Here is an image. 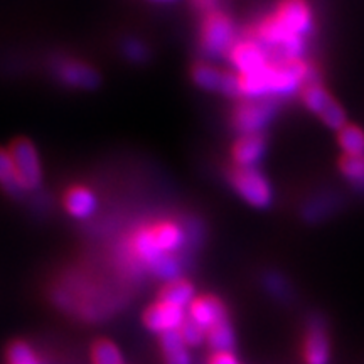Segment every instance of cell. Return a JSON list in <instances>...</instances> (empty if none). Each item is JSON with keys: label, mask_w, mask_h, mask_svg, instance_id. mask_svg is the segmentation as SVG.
<instances>
[{"label": "cell", "mask_w": 364, "mask_h": 364, "mask_svg": "<svg viewBox=\"0 0 364 364\" xmlns=\"http://www.w3.org/2000/svg\"><path fill=\"white\" fill-rule=\"evenodd\" d=\"M321 81L316 66L304 59L272 61L265 70L250 76H241V98L275 100L292 97L309 83Z\"/></svg>", "instance_id": "1"}, {"label": "cell", "mask_w": 364, "mask_h": 364, "mask_svg": "<svg viewBox=\"0 0 364 364\" xmlns=\"http://www.w3.org/2000/svg\"><path fill=\"white\" fill-rule=\"evenodd\" d=\"M300 97L306 105L307 110H311L314 115L321 118V122L329 129L339 132L344 125H348V117L338 100L329 93L321 81L309 83L300 91Z\"/></svg>", "instance_id": "2"}, {"label": "cell", "mask_w": 364, "mask_h": 364, "mask_svg": "<svg viewBox=\"0 0 364 364\" xmlns=\"http://www.w3.org/2000/svg\"><path fill=\"white\" fill-rule=\"evenodd\" d=\"M233 22L223 12H209L203 22L201 48L209 58L230 54L236 44Z\"/></svg>", "instance_id": "3"}, {"label": "cell", "mask_w": 364, "mask_h": 364, "mask_svg": "<svg viewBox=\"0 0 364 364\" xmlns=\"http://www.w3.org/2000/svg\"><path fill=\"white\" fill-rule=\"evenodd\" d=\"M279 113L275 100H245L235 108L233 127L240 135L262 134Z\"/></svg>", "instance_id": "4"}, {"label": "cell", "mask_w": 364, "mask_h": 364, "mask_svg": "<svg viewBox=\"0 0 364 364\" xmlns=\"http://www.w3.org/2000/svg\"><path fill=\"white\" fill-rule=\"evenodd\" d=\"M230 182L241 199L253 208H268L273 201L270 182L257 167H236L231 171Z\"/></svg>", "instance_id": "5"}, {"label": "cell", "mask_w": 364, "mask_h": 364, "mask_svg": "<svg viewBox=\"0 0 364 364\" xmlns=\"http://www.w3.org/2000/svg\"><path fill=\"white\" fill-rule=\"evenodd\" d=\"M9 152L12 156L14 167H16L22 188L26 191L38 189L41 181H43V171H41L38 150H36L33 142L26 139L14 140Z\"/></svg>", "instance_id": "6"}, {"label": "cell", "mask_w": 364, "mask_h": 364, "mask_svg": "<svg viewBox=\"0 0 364 364\" xmlns=\"http://www.w3.org/2000/svg\"><path fill=\"white\" fill-rule=\"evenodd\" d=\"M191 76H193V81L199 88L213 91V93L226 95V97H241V76L235 75V73L209 65H198L194 66Z\"/></svg>", "instance_id": "7"}, {"label": "cell", "mask_w": 364, "mask_h": 364, "mask_svg": "<svg viewBox=\"0 0 364 364\" xmlns=\"http://www.w3.org/2000/svg\"><path fill=\"white\" fill-rule=\"evenodd\" d=\"M273 16L295 36L307 39L312 34L314 16L307 0H280Z\"/></svg>", "instance_id": "8"}, {"label": "cell", "mask_w": 364, "mask_h": 364, "mask_svg": "<svg viewBox=\"0 0 364 364\" xmlns=\"http://www.w3.org/2000/svg\"><path fill=\"white\" fill-rule=\"evenodd\" d=\"M230 61L240 76H250L265 70L272 63V58L257 39H248L235 44L230 53Z\"/></svg>", "instance_id": "9"}, {"label": "cell", "mask_w": 364, "mask_h": 364, "mask_svg": "<svg viewBox=\"0 0 364 364\" xmlns=\"http://www.w3.org/2000/svg\"><path fill=\"white\" fill-rule=\"evenodd\" d=\"M304 361L306 364H329L331 341L324 318L314 316L309 321L304 338Z\"/></svg>", "instance_id": "10"}, {"label": "cell", "mask_w": 364, "mask_h": 364, "mask_svg": "<svg viewBox=\"0 0 364 364\" xmlns=\"http://www.w3.org/2000/svg\"><path fill=\"white\" fill-rule=\"evenodd\" d=\"M53 68L56 78L70 88L93 90L100 83L98 73L90 65L76 61V59H56Z\"/></svg>", "instance_id": "11"}, {"label": "cell", "mask_w": 364, "mask_h": 364, "mask_svg": "<svg viewBox=\"0 0 364 364\" xmlns=\"http://www.w3.org/2000/svg\"><path fill=\"white\" fill-rule=\"evenodd\" d=\"M186 312L184 309L171 306V304L161 302L150 306L144 314V324L149 331L164 334L169 331H179V327L184 324Z\"/></svg>", "instance_id": "12"}, {"label": "cell", "mask_w": 364, "mask_h": 364, "mask_svg": "<svg viewBox=\"0 0 364 364\" xmlns=\"http://www.w3.org/2000/svg\"><path fill=\"white\" fill-rule=\"evenodd\" d=\"M189 317L208 332L215 326L228 321V311L218 297L203 295V297H196L189 306Z\"/></svg>", "instance_id": "13"}, {"label": "cell", "mask_w": 364, "mask_h": 364, "mask_svg": "<svg viewBox=\"0 0 364 364\" xmlns=\"http://www.w3.org/2000/svg\"><path fill=\"white\" fill-rule=\"evenodd\" d=\"M267 154V139L263 134L240 135L233 145L236 167H257Z\"/></svg>", "instance_id": "14"}, {"label": "cell", "mask_w": 364, "mask_h": 364, "mask_svg": "<svg viewBox=\"0 0 364 364\" xmlns=\"http://www.w3.org/2000/svg\"><path fill=\"white\" fill-rule=\"evenodd\" d=\"M97 196L83 186L71 188L65 196L66 211L76 220H88L97 211Z\"/></svg>", "instance_id": "15"}, {"label": "cell", "mask_w": 364, "mask_h": 364, "mask_svg": "<svg viewBox=\"0 0 364 364\" xmlns=\"http://www.w3.org/2000/svg\"><path fill=\"white\" fill-rule=\"evenodd\" d=\"M154 240H156L157 247L162 250L164 253H176L184 247L186 243V233L179 225L172 221L159 223L157 226L152 228Z\"/></svg>", "instance_id": "16"}, {"label": "cell", "mask_w": 364, "mask_h": 364, "mask_svg": "<svg viewBox=\"0 0 364 364\" xmlns=\"http://www.w3.org/2000/svg\"><path fill=\"white\" fill-rule=\"evenodd\" d=\"M339 208V196L334 193H322L314 196L302 208V216L307 223L324 221L327 216L334 215Z\"/></svg>", "instance_id": "17"}, {"label": "cell", "mask_w": 364, "mask_h": 364, "mask_svg": "<svg viewBox=\"0 0 364 364\" xmlns=\"http://www.w3.org/2000/svg\"><path fill=\"white\" fill-rule=\"evenodd\" d=\"M161 349L164 364H191L188 344L181 338L179 331H169L161 334Z\"/></svg>", "instance_id": "18"}, {"label": "cell", "mask_w": 364, "mask_h": 364, "mask_svg": "<svg viewBox=\"0 0 364 364\" xmlns=\"http://www.w3.org/2000/svg\"><path fill=\"white\" fill-rule=\"evenodd\" d=\"M194 287L191 282L177 279L167 282L161 290V302L171 304V306L186 309L194 302Z\"/></svg>", "instance_id": "19"}, {"label": "cell", "mask_w": 364, "mask_h": 364, "mask_svg": "<svg viewBox=\"0 0 364 364\" xmlns=\"http://www.w3.org/2000/svg\"><path fill=\"white\" fill-rule=\"evenodd\" d=\"M0 186H2L4 191H6L7 194H11L12 198H19V196L26 193L19 177H17L11 152L6 149H0Z\"/></svg>", "instance_id": "20"}, {"label": "cell", "mask_w": 364, "mask_h": 364, "mask_svg": "<svg viewBox=\"0 0 364 364\" xmlns=\"http://www.w3.org/2000/svg\"><path fill=\"white\" fill-rule=\"evenodd\" d=\"M339 171L353 189L364 193V154L363 156L343 154L339 159Z\"/></svg>", "instance_id": "21"}, {"label": "cell", "mask_w": 364, "mask_h": 364, "mask_svg": "<svg viewBox=\"0 0 364 364\" xmlns=\"http://www.w3.org/2000/svg\"><path fill=\"white\" fill-rule=\"evenodd\" d=\"M134 250L136 257H139L144 263H147L149 267H152L164 255L162 250L157 247L156 240H154L152 228H150V230H140L139 233L135 235Z\"/></svg>", "instance_id": "22"}, {"label": "cell", "mask_w": 364, "mask_h": 364, "mask_svg": "<svg viewBox=\"0 0 364 364\" xmlns=\"http://www.w3.org/2000/svg\"><path fill=\"white\" fill-rule=\"evenodd\" d=\"M208 344L209 348L215 353H231L235 349L236 339L233 327H231L230 321L221 322L208 331Z\"/></svg>", "instance_id": "23"}, {"label": "cell", "mask_w": 364, "mask_h": 364, "mask_svg": "<svg viewBox=\"0 0 364 364\" xmlns=\"http://www.w3.org/2000/svg\"><path fill=\"white\" fill-rule=\"evenodd\" d=\"M338 142L348 156H363L364 154V130L358 125L348 124L338 132Z\"/></svg>", "instance_id": "24"}, {"label": "cell", "mask_w": 364, "mask_h": 364, "mask_svg": "<svg viewBox=\"0 0 364 364\" xmlns=\"http://www.w3.org/2000/svg\"><path fill=\"white\" fill-rule=\"evenodd\" d=\"M91 359L93 364H124L117 346L107 339H98L91 346Z\"/></svg>", "instance_id": "25"}, {"label": "cell", "mask_w": 364, "mask_h": 364, "mask_svg": "<svg viewBox=\"0 0 364 364\" xmlns=\"http://www.w3.org/2000/svg\"><path fill=\"white\" fill-rule=\"evenodd\" d=\"M150 272H152L156 277H159V279L172 282V280L181 279L182 267H181V262L177 260L174 255L164 253L162 257L159 258L152 267H150Z\"/></svg>", "instance_id": "26"}, {"label": "cell", "mask_w": 364, "mask_h": 364, "mask_svg": "<svg viewBox=\"0 0 364 364\" xmlns=\"http://www.w3.org/2000/svg\"><path fill=\"white\" fill-rule=\"evenodd\" d=\"M7 364H41L36 353L24 341H16L7 348Z\"/></svg>", "instance_id": "27"}, {"label": "cell", "mask_w": 364, "mask_h": 364, "mask_svg": "<svg viewBox=\"0 0 364 364\" xmlns=\"http://www.w3.org/2000/svg\"><path fill=\"white\" fill-rule=\"evenodd\" d=\"M263 285H265L268 294H272L275 299L287 300L290 299V295H292V289H290V285L284 280V277L275 272L267 273V275L263 277Z\"/></svg>", "instance_id": "28"}, {"label": "cell", "mask_w": 364, "mask_h": 364, "mask_svg": "<svg viewBox=\"0 0 364 364\" xmlns=\"http://www.w3.org/2000/svg\"><path fill=\"white\" fill-rule=\"evenodd\" d=\"M204 332H206V331H204L203 327L199 326L196 321H193L191 317H186L184 324L179 327L181 338L184 339L186 344L193 346V348H196V346H199V344H203Z\"/></svg>", "instance_id": "29"}, {"label": "cell", "mask_w": 364, "mask_h": 364, "mask_svg": "<svg viewBox=\"0 0 364 364\" xmlns=\"http://www.w3.org/2000/svg\"><path fill=\"white\" fill-rule=\"evenodd\" d=\"M124 54L132 63H144L149 56V51L145 44L140 43L139 39H129L124 44Z\"/></svg>", "instance_id": "30"}, {"label": "cell", "mask_w": 364, "mask_h": 364, "mask_svg": "<svg viewBox=\"0 0 364 364\" xmlns=\"http://www.w3.org/2000/svg\"><path fill=\"white\" fill-rule=\"evenodd\" d=\"M208 364H238L233 353H213Z\"/></svg>", "instance_id": "31"}, {"label": "cell", "mask_w": 364, "mask_h": 364, "mask_svg": "<svg viewBox=\"0 0 364 364\" xmlns=\"http://www.w3.org/2000/svg\"><path fill=\"white\" fill-rule=\"evenodd\" d=\"M199 7L204 9V11H211L213 7H215L216 0H199Z\"/></svg>", "instance_id": "32"}, {"label": "cell", "mask_w": 364, "mask_h": 364, "mask_svg": "<svg viewBox=\"0 0 364 364\" xmlns=\"http://www.w3.org/2000/svg\"><path fill=\"white\" fill-rule=\"evenodd\" d=\"M152 2H174V0H152Z\"/></svg>", "instance_id": "33"}]
</instances>
